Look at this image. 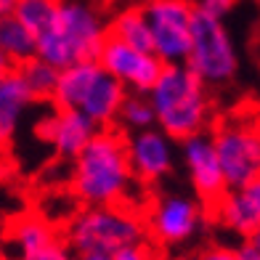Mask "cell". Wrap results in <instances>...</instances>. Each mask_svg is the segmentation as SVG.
I'll return each mask as SVG.
<instances>
[{"mask_svg":"<svg viewBox=\"0 0 260 260\" xmlns=\"http://www.w3.org/2000/svg\"><path fill=\"white\" fill-rule=\"evenodd\" d=\"M69 191L80 207H130V199L144 191L130 173L120 130H96L88 146L72 159Z\"/></svg>","mask_w":260,"mask_h":260,"instance_id":"cell-1","label":"cell"},{"mask_svg":"<svg viewBox=\"0 0 260 260\" xmlns=\"http://www.w3.org/2000/svg\"><path fill=\"white\" fill-rule=\"evenodd\" d=\"M106 38L109 21L96 3L58 0L53 21L35 38V56L61 72L80 61H96Z\"/></svg>","mask_w":260,"mask_h":260,"instance_id":"cell-2","label":"cell"},{"mask_svg":"<svg viewBox=\"0 0 260 260\" xmlns=\"http://www.w3.org/2000/svg\"><path fill=\"white\" fill-rule=\"evenodd\" d=\"M146 99L151 104V112H154V127H159L175 144L210 130L212 122L210 88L186 64L162 67Z\"/></svg>","mask_w":260,"mask_h":260,"instance_id":"cell-3","label":"cell"},{"mask_svg":"<svg viewBox=\"0 0 260 260\" xmlns=\"http://www.w3.org/2000/svg\"><path fill=\"white\" fill-rule=\"evenodd\" d=\"M64 242L77 255H117L146 244L144 218L130 207H80L64 223Z\"/></svg>","mask_w":260,"mask_h":260,"instance_id":"cell-4","label":"cell"},{"mask_svg":"<svg viewBox=\"0 0 260 260\" xmlns=\"http://www.w3.org/2000/svg\"><path fill=\"white\" fill-rule=\"evenodd\" d=\"M127 96V90L101 69L99 61H80L58 72L53 88V109L80 112L99 130L114 127L117 112Z\"/></svg>","mask_w":260,"mask_h":260,"instance_id":"cell-5","label":"cell"},{"mask_svg":"<svg viewBox=\"0 0 260 260\" xmlns=\"http://www.w3.org/2000/svg\"><path fill=\"white\" fill-rule=\"evenodd\" d=\"M186 67L207 88H223L234 82L236 72H239V51H236L234 38L223 21L194 11Z\"/></svg>","mask_w":260,"mask_h":260,"instance_id":"cell-6","label":"cell"},{"mask_svg":"<svg viewBox=\"0 0 260 260\" xmlns=\"http://www.w3.org/2000/svg\"><path fill=\"white\" fill-rule=\"evenodd\" d=\"M146 236H154L162 247H186L197 242L207 226V207L191 191L168 188L146 205Z\"/></svg>","mask_w":260,"mask_h":260,"instance_id":"cell-7","label":"cell"},{"mask_svg":"<svg viewBox=\"0 0 260 260\" xmlns=\"http://www.w3.org/2000/svg\"><path fill=\"white\" fill-rule=\"evenodd\" d=\"M223 170L226 188L260 178V122L252 117H231L210 130Z\"/></svg>","mask_w":260,"mask_h":260,"instance_id":"cell-8","label":"cell"},{"mask_svg":"<svg viewBox=\"0 0 260 260\" xmlns=\"http://www.w3.org/2000/svg\"><path fill=\"white\" fill-rule=\"evenodd\" d=\"M146 19L151 53L165 67L186 64L188 45H191V19L194 3L191 0H146L141 6Z\"/></svg>","mask_w":260,"mask_h":260,"instance_id":"cell-9","label":"cell"},{"mask_svg":"<svg viewBox=\"0 0 260 260\" xmlns=\"http://www.w3.org/2000/svg\"><path fill=\"white\" fill-rule=\"evenodd\" d=\"M125 154L130 173L141 188L165 183L178 165V144L168 138L159 127L125 136Z\"/></svg>","mask_w":260,"mask_h":260,"instance_id":"cell-10","label":"cell"},{"mask_svg":"<svg viewBox=\"0 0 260 260\" xmlns=\"http://www.w3.org/2000/svg\"><path fill=\"white\" fill-rule=\"evenodd\" d=\"M96 61L101 64L104 72L109 77H114L127 93H141V96H146L151 90V85L157 82L162 67H165L154 53L130 48V45L120 43L117 38H112V35L104 40Z\"/></svg>","mask_w":260,"mask_h":260,"instance_id":"cell-11","label":"cell"},{"mask_svg":"<svg viewBox=\"0 0 260 260\" xmlns=\"http://www.w3.org/2000/svg\"><path fill=\"white\" fill-rule=\"evenodd\" d=\"M178 157H181V165L186 170L191 194L205 207H212L226 194V181H223V170H220V162L215 154V146H212L210 130L181 141Z\"/></svg>","mask_w":260,"mask_h":260,"instance_id":"cell-12","label":"cell"},{"mask_svg":"<svg viewBox=\"0 0 260 260\" xmlns=\"http://www.w3.org/2000/svg\"><path fill=\"white\" fill-rule=\"evenodd\" d=\"M6 244L14 260H77L56 226L40 215L19 218L11 226Z\"/></svg>","mask_w":260,"mask_h":260,"instance_id":"cell-13","label":"cell"},{"mask_svg":"<svg viewBox=\"0 0 260 260\" xmlns=\"http://www.w3.org/2000/svg\"><path fill=\"white\" fill-rule=\"evenodd\" d=\"M212 218L226 231L250 239L260 229V178L236 188H226V194L212 205Z\"/></svg>","mask_w":260,"mask_h":260,"instance_id":"cell-14","label":"cell"},{"mask_svg":"<svg viewBox=\"0 0 260 260\" xmlns=\"http://www.w3.org/2000/svg\"><path fill=\"white\" fill-rule=\"evenodd\" d=\"M43 138L48 141V146L53 149V154L61 162H72L82 149L88 146V141L96 136V125L85 120L80 112H67V109H53L40 122Z\"/></svg>","mask_w":260,"mask_h":260,"instance_id":"cell-15","label":"cell"},{"mask_svg":"<svg viewBox=\"0 0 260 260\" xmlns=\"http://www.w3.org/2000/svg\"><path fill=\"white\" fill-rule=\"evenodd\" d=\"M35 104L38 101L32 99V93L21 82L19 72L16 69H8L0 77V149L14 144L21 122H24V117L29 114Z\"/></svg>","mask_w":260,"mask_h":260,"instance_id":"cell-16","label":"cell"},{"mask_svg":"<svg viewBox=\"0 0 260 260\" xmlns=\"http://www.w3.org/2000/svg\"><path fill=\"white\" fill-rule=\"evenodd\" d=\"M0 53L8 58L11 67H21L35 58V35L14 14L0 16Z\"/></svg>","mask_w":260,"mask_h":260,"instance_id":"cell-17","label":"cell"},{"mask_svg":"<svg viewBox=\"0 0 260 260\" xmlns=\"http://www.w3.org/2000/svg\"><path fill=\"white\" fill-rule=\"evenodd\" d=\"M109 35L117 38L120 43L130 45V48L151 53V38H149L146 19L141 14V6H127L120 14H114L112 24H109Z\"/></svg>","mask_w":260,"mask_h":260,"instance_id":"cell-18","label":"cell"},{"mask_svg":"<svg viewBox=\"0 0 260 260\" xmlns=\"http://www.w3.org/2000/svg\"><path fill=\"white\" fill-rule=\"evenodd\" d=\"M21 82L27 85V90L32 93L35 101H51L53 96V88H56V80H58V69H53L51 64L40 61L38 56L24 61L21 67H14Z\"/></svg>","mask_w":260,"mask_h":260,"instance_id":"cell-19","label":"cell"},{"mask_svg":"<svg viewBox=\"0 0 260 260\" xmlns=\"http://www.w3.org/2000/svg\"><path fill=\"white\" fill-rule=\"evenodd\" d=\"M114 125H120V130L127 136L154 127V112H151L149 99L141 96V93H127L122 106H120V112H117Z\"/></svg>","mask_w":260,"mask_h":260,"instance_id":"cell-20","label":"cell"},{"mask_svg":"<svg viewBox=\"0 0 260 260\" xmlns=\"http://www.w3.org/2000/svg\"><path fill=\"white\" fill-rule=\"evenodd\" d=\"M56 8H58V0H16L11 14L38 38V35L53 21Z\"/></svg>","mask_w":260,"mask_h":260,"instance_id":"cell-21","label":"cell"},{"mask_svg":"<svg viewBox=\"0 0 260 260\" xmlns=\"http://www.w3.org/2000/svg\"><path fill=\"white\" fill-rule=\"evenodd\" d=\"M236 8V0H199L194 3V11L202 16H210V19H218V21H226V16Z\"/></svg>","mask_w":260,"mask_h":260,"instance_id":"cell-22","label":"cell"},{"mask_svg":"<svg viewBox=\"0 0 260 260\" xmlns=\"http://www.w3.org/2000/svg\"><path fill=\"white\" fill-rule=\"evenodd\" d=\"M191 260H236L231 247H223V244H210L205 250H199Z\"/></svg>","mask_w":260,"mask_h":260,"instance_id":"cell-23","label":"cell"},{"mask_svg":"<svg viewBox=\"0 0 260 260\" xmlns=\"http://www.w3.org/2000/svg\"><path fill=\"white\" fill-rule=\"evenodd\" d=\"M112 260H157V255L146 244H136V247H127V250H120L117 255H112Z\"/></svg>","mask_w":260,"mask_h":260,"instance_id":"cell-24","label":"cell"},{"mask_svg":"<svg viewBox=\"0 0 260 260\" xmlns=\"http://www.w3.org/2000/svg\"><path fill=\"white\" fill-rule=\"evenodd\" d=\"M236 260H260V252H257V247L250 242V239H244L236 244V250H234Z\"/></svg>","mask_w":260,"mask_h":260,"instance_id":"cell-25","label":"cell"},{"mask_svg":"<svg viewBox=\"0 0 260 260\" xmlns=\"http://www.w3.org/2000/svg\"><path fill=\"white\" fill-rule=\"evenodd\" d=\"M14 3H16V0H0V16L11 14V11H14Z\"/></svg>","mask_w":260,"mask_h":260,"instance_id":"cell-26","label":"cell"},{"mask_svg":"<svg viewBox=\"0 0 260 260\" xmlns=\"http://www.w3.org/2000/svg\"><path fill=\"white\" fill-rule=\"evenodd\" d=\"M8 69H14V67H11V64H8V58H6L3 53H0V77H3V75L8 72Z\"/></svg>","mask_w":260,"mask_h":260,"instance_id":"cell-27","label":"cell"},{"mask_svg":"<svg viewBox=\"0 0 260 260\" xmlns=\"http://www.w3.org/2000/svg\"><path fill=\"white\" fill-rule=\"evenodd\" d=\"M77 260H112V255H77Z\"/></svg>","mask_w":260,"mask_h":260,"instance_id":"cell-28","label":"cell"},{"mask_svg":"<svg viewBox=\"0 0 260 260\" xmlns=\"http://www.w3.org/2000/svg\"><path fill=\"white\" fill-rule=\"evenodd\" d=\"M250 242H252V244L257 247V252H260V229H257V231H255V234L250 236Z\"/></svg>","mask_w":260,"mask_h":260,"instance_id":"cell-29","label":"cell"}]
</instances>
